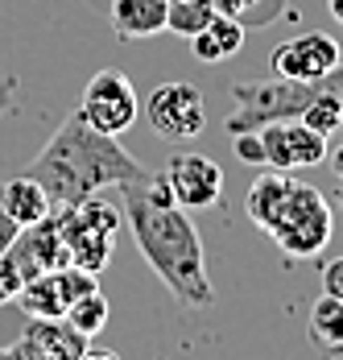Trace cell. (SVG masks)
Returning a JSON list of instances; mask_svg holds the SVG:
<instances>
[{"label": "cell", "mask_w": 343, "mask_h": 360, "mask_svg": "<svg viewBox=\"0 0 343 360\" xmlns=\"http://www.w3.org/2000/svg\"><path fill=\"white\" fill-rule=\"evenodd\" d=\"M120 191V212L133 228L141 257L149 269L162 278L170 298L186 311H203L215 302V286L207 278V252L203 236L190 224V216L174 203L170 186L162 174H145L141 182H124Z\"/></svg>", "instance_id": "6da1fadb"}, {"label": "cell", "mask_w": 343, "mask_h": 360, "mask_svg": "<svg viewBox=\"0 0 343 360\" xmlns=\"http://www.w3.org/2000/svg\"><path fill=\"white\" fill-rule=\"evenodd\" d=\"M25 174L41 182L50 207H75L91 195H100L108 186H124V182H141L145 166L116 141L112 133L91 129L79 108L54 129V137L37 149V158L25 166Z\"/></svg>", "instance_id": "7a4b0ae2"}, {"label": "cell", "mask_w": 343, "mask_h": 360, "mask_svg": "<svg viewBox=\"0 0 343 360\" xmlns=\"http://www.w3.org/2000/svg\"><path fill=\"white\" fill-rule=\"evenodd\" d=\"M331 137L314 133L310 124H302L298 116L290 120H269L252 133H236V158L248 166H269V170H302V166H318L327 162Z\"/></svg>", "instance_id": "3957f363"}, {"label": "cell", "mask_w": 343, "mask_h": 360, "mask_svg": "<svg viewBox=\"0 0 343 360\" xmlns=\"http://www.w3.org/2000/svg\"><path fill=\"white\" fill-rule=\"evenodd\" d=\"M331 232H335V216H331V203H327V195L318 191V186H310V182H290V191H285V199H281V207H277L273 224L265 228V236L273 240L277 249H285L290 257H318V252L327 249V240H331Z\"/></svg>", "instance_id": "277c9868"}, {"label": "cell", "mask_w": 343, "mask_h": 360, "mask_svg": "<svg viewBox=\"0 0 343 360\" xmlns=\"http://www.w3.org/2000/svg\"><path fill=\"white\" fill-rule=\"evenodd\" d=\"M54 216H58L63 240H67L70 265H79L87 274H100L103 265L112 261L116 228H120L124 212L112 199H103V191H100V195H91V199H83L75 207H58Z\"/></svg>", "instance_id": "5b68a950"}, {"label": "cell", "mask_w": 343, "mask_h": 360, "mask_svg": "<svg viewBox=\"0 0 343 360\" xmlns=\"http://www.w3.org/2000/svg\"><path fill=\"white\" fill-rule=\"evenodd\" d=\"M79 116L100 129V133H112L120 137L124 129H133L141 116V100H137V87L124 71H96L83 87V100H79Z\"/></svg>", "instance_id": "8992f818"}, {"label": "cell", "mask_w": 343, "mask_h": 360, "mask_svg": "<svg viewBox=\"0 0 343 360\" xmlns=\"http://www.w3.org/2000/svg\"><path fill=\"white\" fill-rule=\"evenodd\" d=\"M145 120L166 141H190L207 129V100L195 83H162L145 104Z\"/></svg>", "instance_id": "52a82bcc"}, {"label": "cell", "mask_w": 343, "mask_h": 360, "mask_svg": "<svg viewBox=\"0 0 343 360\" xmlns=\"http://www.w3.org/2000/svg\"><path fill=\"white\" fill-rule=\"evenodd\" d=\"M273 75L277 79H290V83H318L323 75H331L343 63V46L331 34H318V30H306V34H294L285 41H277L273 54Z\"/></svg>", "instance_id": "ba28073f"}, {"label": "cell", "mask_w": 343, "mask_h": 360, "mask_svg": "<svg viewBox=\"0 0 343 360\" xmlns=\"http://www.w3.org/2000/svg\"><path fill=\"white\" fill-rule=\"evenodd\" d=\"M162 179H166L174 203L182 212H203V207H215L224 199V170L207 153H174L162 170Z\"/></svg>", "instance_id": "9c48e42d"}, {"label": "cell", "mask_w": 343, "mask_h": 360, "mask_svg": "<svg viewBox=\"0 0 343 360\" xmlns=\"http://www.w3.org/2000/svg\"><path fill=\"white\" fill-rule=\"evenodd\" d=\"M17 348L25 360H79L87 352V335H79L67 319H25Z\"/></svg>", "instance_id": "30bf717a"}, {"label": "cell", "mask_w": 343, "mask_h": 360, "mask_svg": "<svg viewBox=\"0 0 343 360\" xmlns=\"http://www.w3.org/2000/svg\"><path fill=\"white\" fill-rule=\"evenodd\" d=\"M108 21L116 37L141 41L166 30V0H112L108 4Z\"/></svg>", "instance_id": "8fae6325"}, {"label": "cell", "mask_w": 343, "mask_h": 360, "mask_svg": "<svg viewBox=\"0 0 343 360\" xmlns=\"http://www.w3.org/2000/svg\"><path fill=\"white\" fill-rule=\"evenodd\" d=\"M240 50H244V30L232 17H224V13H215L203 30L190 37V54H195L199 63H207V67L228 63V58H236Z\"/></svg>", "instance_id": "7c38bea8"}, {"label": "cell", "mask_w": 343, "mask_h": 360, "mask_svg": "<svg viewBox=\"0 0 343 360\" xmlns=\"http://www.w3.org/2000/svg\"><path fill=\"white\" fill-rule=\"evenodd\" d=\"M306 335L327 360L343 356V298H331V294L314 298L310 319H306Z\"/></svg>", "instance_id": "4fadbf2b"}, {"label": "cell", "mask_w": 343, "mask_h": 360, "mask_svg": "<svg viewBox=\"0 0 343 360\" xmlns=\"http://www.w3.org/2000/svg\"><path fill=\"white\" fill-rule=\"evenodd\" d=\"M0 203H4V212L17 219V228H30L37 219H46L54 207H50V199H46V191H41V182H34L30 174H17V179H8L0 186Z\"/></svg>", "instance_id": "5bb4252c"}, {"label": "cell", "mask_w": 343, "mask_h": 360, "mask_svg": "<svg viewBox=\"0 0 343 360\" xmlns=\"http://www.w3.org/2000/svg\"><path fill=\"white\" fill-rule=\"evenodd\" d=\"M13 302H17L30 319H63V315H67V302H63V290H58V269L30 278L25 286L17 290Z\"/></svg>", "instance_id": "9a60e30c"}, {"label": "cell", "mask_w": 343, "mask_h": 360, "mask_svg": "<svg viewBox=\"0 0 343 360\" xmlns=\"http://www.w3.org/2000/svg\"><path fill=\"white\" fill-rule=\"evenodd\" d=\"M285 4L290 0H215V13L232 17L244 34H248V30H265V25L281 21L285 17Z\"/></svg>", "instance_id": "2e32d148"}, {"label": "cell", "mask_w": 343, "mask_h": 360, "mask_svg": "<svg viewBox=\"0 0 343 360\" xmlns=\"http://www.w3.org/2000/svg\"><path fill=\"white\" fill-rule=\"evenodd\" d=\"M215 17V0H166V30L178 37H195Z\"/></svg>", "instance_id": "e0dca14e"}, {"label": "cell", "mask_w": 343, "mask_h": 360, "mask_svg": "<svg viewBox=\"0 0 343 360\" xmlns=\"http://www.w3.org/2000/svg\"><path fill=\"white\" fill-rule=\"evenodd\" d=\"M79 335H100L103 327H108V319H112V307H108V298H103L100 290H91V294H83L79 302H70L67 307V315H63Z\"/></svg>", "instance_id": "ac0fdd59"}, {"label": "cell", "mask_w": 343, "mask_h": 360, "mask_svg": "<svg viewBox=\"0 0 343 360\" xmlns=\"http://www.w3.org/2000/svg\"><path fill=\"white\" fill-rule=\"evenodd\" d=\"M21 286H25V274H21V265L13 261V252H4V257H0V307H8Z\"/></svg>", "instance_id": "d6986e66"}, {"label": "cell", "mask_w": 343, "mask_h": 360, "mask_svg": "<svg viewBox=\"0 0 343 360\" xmlns=\"http://www.w3.org/2000/svg\"><path fill=\"white\" fill-rule=\"evenodd\" d=\"M318 282H323V294H331V298H343V257H331V261L323 265Z\"/></svg>", "instance_id": "ffe728a7"}, {"label": "cell", "mask_w": 343, "mask_h": 360, "mask_svg": "<svg viewBox=\"0 0 343 360\" xmlns=\"http://www.w3.org/2000/svg\"><path fill=\"white\" fill-rule=\"evenodd\" d=\"M17 232H21V228H17V219L8 216V212H4V203H0V257L8 252L13 240H17Z\"/></svg>", "instance_id": "44dd1931"}, {"label": "cell", "mask_w": 343, "mask_h": 360, "mask_svg": "<svg viewBox=\"0 0 343 360\" xmlns=\"http://www.w3.org/2000/svg\"><path fill=\"white\" fill-rule=\"evenodd\" d=\"M13 96H17V79H4V83H0V116H8Z\"/></svg>", "instance_id": "7402d4cb"}, {"label": "cell", "mask_w": 343, "mask_h": 360, "mask_svg": "<svg viewBox=\"0 0 343 360\" xmlns=\"http://www.w3.org/2000/svg\"><path fill=\"white\" fill-rule=\"evenodd\" d=\"M79 360H120V356H116V352H108V348H87Z\"/></svg>", "instance_id": "603a6c76"}, {"label": "cell", "mask_w": 343, "mask_h": 360, "mask_svg": "<svg viewBox=\"0 0 343 360\" xmlns=\"http://www.w3.org/2000/svg\"><path fill=\"white\" fill-rule=\"evenodd\" d=\"M0 360H25V356H21V348H17V344H8V348H0Z\"/></svg>", "instance_id": "cb8c5ba5"}, {"label": "cell", "mask_w": 343, "mask_h": 360, "mask_svg": "<svg viewBox=\"0 0 343 360\" xmlns=\"http://www.w3.org/2000/svg\"><path fill=\"white\" fill-rule=\"evenodd\" d=\"M327 8H331V17L343 25V0H327Z\"/></svg>", "instance_id": "d4e9b609"}, {"label": "cell", "mask_w": 343, "mask_h": 360, "mask_svg": "<svg viewBox=\"0 0 343 360\" xmlns=\"http://www.w3.org/2000/svg\"><path fill=\"white\" fill-rule=\"evenodd\" d=\"M331 162H335V174H339V179H343V145H339V153H335Z\"/></svg>", "instance_id": "484cf974"}, {"label": "cell", "mask_w": 343, "mask_h": 360, "mask_svg": "<svg viewBox=\"0 0 343 360\" xmlns=\"http://www.w3.org/2000/svg\"><path fill=\"white\" fill-rule=\"evenodd\" d=\"M339 195H343V191H339Z\"/></svg>", "instance_id": "4316f807"}]
</instances>
